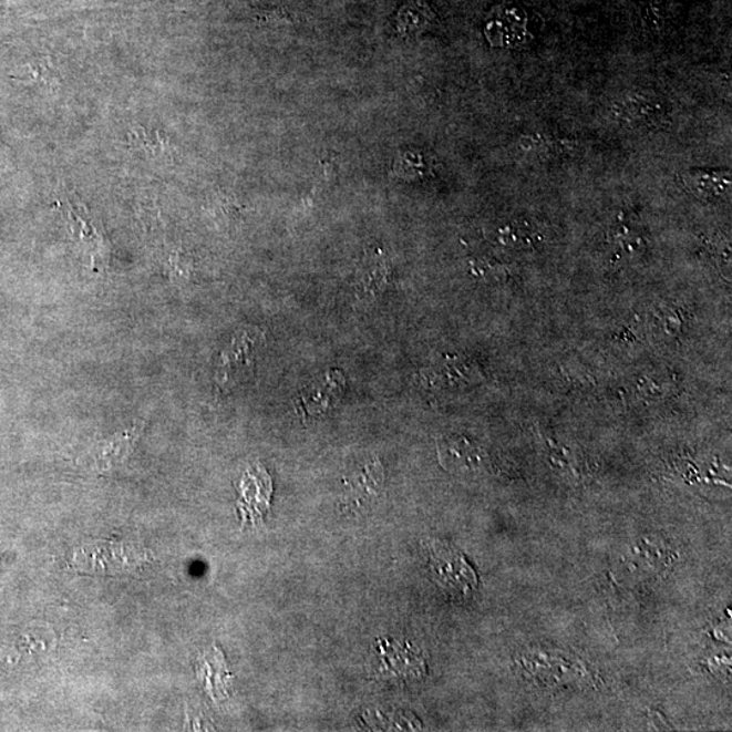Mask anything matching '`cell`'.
I'll return each mask as SVG.
<instances>
[{
	"label": "cell",
	"mask_w": 732,
	"mask_h": 732,
	"mask_svg": "<svg viewBox=\"0 0 732 732\" xmlns=\"http://www.w3.org/2000/svg\"><path fill=\"white\" fill-rule=\"evenodd\" d=\"M59 205L66 226L70 228L72 238H74L82 251L87 254L93 265L96 261L106 262L109 252H111V246H109L105 233L95 223L90 210L72 195H65L59 198Z\"/></svg>",
	"instance_id": "6da1fadb"
},
{
	"label": "cell",
	"mask_w": 732,
	"mask_h": 732,
	"mask_svg": "<svg viewBox=\"0 0 732 732\" xmlns=\"http://www.w3.org/2000/svg\"><path fill=\"white\" fill-rule=\"evenodd\" d=\"M377 656L380 667L379 673L389 679H414L426 671L425 661L419 650L408 641L395 639H379Z\"/></svg>",
	"instance_id": "7a4b0ae2"
},
{
	"label": "cell",
	"mask_w": 732,
	"mask_h": 732,
	"mask_svg": "<svg viewBox=\"0 0 732 732\" xmlns=\"http://www.w3.org/2000/svg\"><path fill=\"white\" fill-rule=\"evenodd\" d=\"M431 567L434 578L444 588L467 595L476 586L475 573L462 555L446 546L433 544L431 549Z\"/></svg>",
	"instance_id": "3957f363"
},
{
	"label": "cell",
	"mask_w": 732,
	"mask_h": 732,
	"mask_svg": "<svg viewBox=\"0 0 732 732\" xmlns=\"http://www.w3.org/2000/svg\"><path fill=\"white\" fill-rule=\"evenodd\" d=\"M259 334L257 331L245 330L235 338L231 347L221 355V364L217 378L221 383L235 381L244 377L254 368L256 362Z\"/></svg>",
	"instance_id": "277c9868"
},
{
	"label": "cell",
	"mask_w": 732,
	"mask_h": 732,
	"mask_svg": "<svg viewBox=\"0 0 732 732\" xmlns=\"http://www.w3.org/2000/svg\"><path fill=\"white\" fill-rule=\"evenodd\" d=\"M439 456L444 468L450 471H472L481 467L480 446L464 437H447L439 444Z\"/></svg>",
	"instance_id": "5b68a950"
},
{
	"label": "cell",
	"mask_w": 732,
	"mask_h": 732,
	"mask_svg": "<svg viewBox=\"0 0 732 732\" xmlns=\"http://www.w3.org/2000/svg\"><path fill=\"white\" fill-rule=\"evenodd\" d=\"M685 183L689 189L701 197H718L730 187L729 175L719 177V174L691 173L687 175Z\"/></svg>",
	"instance_id": "8992f818"
},
{
	"label": "cell",
	"mask_w": 732,
	"mask_h": 732,
	"mask_svg": "<svg viewBox=\"0 0 732 732\" xmlns=\"http://www.w3.org/2000/svg\"><path fill=\"white\" fill-rule=\"evenodd\" d=\"M381 481H383V471H381L379 462H372L355 472L352 480L348 482V486L353 495L369 497V495L378 494Z\"/></svg>",
	"instance_id": "52a82bcc"
},
{
	"label": "cell",
	"mask_w": 732,
	"mask_h": 732,
	"mask_svg": "<svg viewBox=\"0 0 732 732\" xmlns=\"http://www.w3.org/2000/svg\"><path fill=\"white\" fill-rule=\"evenodd\" d=\"M131 138L137 148H141L150 156L156 157L163 153H167L168 142L157 131H150L143 128V126H137V128H133L131 132Z\"/></svg>",
	"instance_id": "ba28073f"
},
{
	"label": "cell",
	"mask_w": 732,
	"mask_h": 732,
	"mask_svg": "<svg viewBox=\"0 0 732 732\" xmlns=\"http://www.w3.org/2000/svg\"><path fill=\"white\" fill-rule=\"evenodd\" d=\"M136 429L124 434L123 437H118L113 441V443L107 444L105 450L102 451L100 460L102 465H111L121 460L128 452L132 441L136 439Z\"/></svg>",
	"instance_id": "9c48e42d"
},
{
	"label": "cell",
	"mask_w": 732,
	"mask_h": 732,
	"mask_svg": "<svg viewBox=\"0 0 732 732\" xmlns=\"http://www.w3.org/2000/svg\"><path fill=\"white\" fill-rule=\"evenodd\" d=\"M386 268L380 259H373V262L365 265L361 276L362 292L377 293L381 282L385 281Z\"/></svg>",
	"instance_id": "30bf717a"
},
{
	"label": "cell",
	"mask_w": 732,
	"mask_h": 732,
	"mask_svg": "<svg viewBox=\"0 0 732 732\" xmlns=\"http://www.w3.org/2000/svg\"><path fill=\"white\" fill-rule=\"evenodd\" d=\"M688 0H650L651 13L659 20L669 21L679 16Z\"/></svg>",
	"instance_id": "8fae6325"
}]
</instances>
